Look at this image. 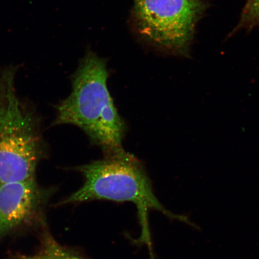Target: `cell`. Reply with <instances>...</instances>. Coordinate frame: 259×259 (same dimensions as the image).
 <instances>
[{
	"instance_id": "6da1fadb",
	"label": "cell",
	"mask_w": 259,
	"mask_h": 259,
	"mask_svg": "<svg viewBox=\"0 0 259 259\" xmlns=\"http://www.w3.org/2000/svg\"><path fill=\"white\" fill-rule=\"evenodd\" d=\"M104 60L90 53L72 77V93L56 106L54 125L77 126L105 156L124 153L122 141L127 125L110 95Z\"/></svg>"
},
{
	"instance_id": "7a4b0ae2",
	"label": "cell",
	"mask_w": 259,
	"mask_h": 259,
	"mask_svg": "<svg viewBox=\"0 0 259 259\" xmlns=\"http://www.w3.org/2000/svg\"><path fill=\"white\" fill-rule=\"evenodd\" d=\"M84 178L82 187L59 205L95 200L128 202L137 206L143 231V242L152 251L148 223L149 210H156L171 219L192 225L185 216L175 214L165 208L155 196L143 164L134 155L124 152L105 156L102 160L72 168Z\"/></svg>"
},
{
	"instance_id": "3957f363",
	"label": "cell",
	"mask_w": 259,
	"mask_h": 259,
	"mask_svg": "<svg viewBox=\"0 0 259 259\" xmlns=\"http://www.w3.org/2000/svg\"><path fill=\"white\" fill-rule=\"evenodd\" d=\"M46 154L38 121L16 95L14 73L0 80V185L35 179Z\"/></svg>"
},
{
	"instance_id": "277c9868",
	"label": "cell",
	"mask_w": 259,
	"mask_h": 259,
	"mask_svg": "<svg viewBox=\"0 0 259 259\" xmlns=\"http://www.w3.org/2000/svg\"><path fill=\"white\" fill-rule=\"evenodd\" d=\"M208 7L205 0H135V22L154 47L189 57L197 24Z\"/></svg>"
},
{
	"instance_id": "5b68a950",
	"label": "cell",
	"mask_w": 259,
	"mask_h": 259,
	"mask_svg": "<svg viewBox=\"0 0 259 259\" xmlns=\"http://www.w3.org/2000/svg\"><path fill=\"white\" fill-rule=\"evenodd\" d=\"M53 192L38 186L35 179L0 185V237L37 221Z\"/></svg>"
},
{
	"instance_id": "8992f818",
	"label": "cell",
	"mask_w": 259,
	"mask_h": 259,
	"mask_svg": "<svg viewBox=\"0 0 259 259\" xmlns=\"http://www.w3.org/2000/svg\"><path fill=\"white\" fill-rule=\"evenodd\" d=\"M16 259H88L76 250L61 245L48 232L42 238L41 250L34 255H18Z\"/></svg>"
},
{
	"instance_id": "52a82bcc",
	"label": "cell",
	"mask_w": 259,
	"mask_h": 259,
	"mask_svg": "<svg viewBox=\"0 0 259 259\" xmlns=\"http://www.w3.org/2000/svg\"><path fill=\"white\" fill-rule=\"evenodd\" d=\"M259 27V0H247L240 19L231 34L242 30L250 31Z\"/></svg>"
}]
</instances>
